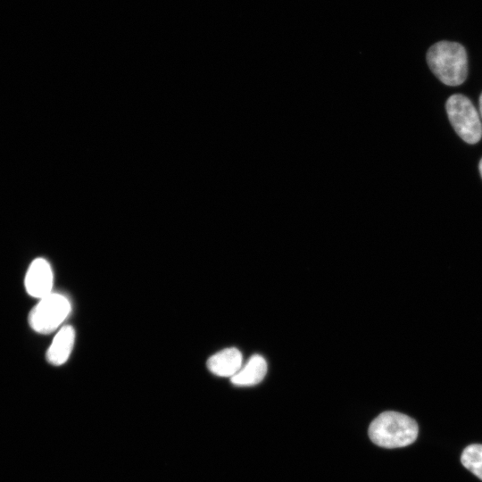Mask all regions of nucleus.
Listing matches in <instances>:
<instances>
[{"mask_svg":"<svg viewBox=\"0 0 482 482\" xmlns=\"http://www.w3.org/2000/svg\"><path fill=\"white\" fill-rule=\"evenodd\" d=\"M267 373V362L259 355H253L240 370L230 378L233 385L237 386H252L260 383Z\"/></svg>","mask_w":482,"mask_h":482,"instance_id":"8","label":"nucleus"},{"mask_svg":"<svg viewBox=\"0 0 482 482\" xmlns=\"http://www.w3.org/2000/svg\"><path fill=\"white\" fill-rule=\"evenodd\" d=\"M418 432V424L412 418L393 411L380 413L369 427L370 440L384 448L407 446L416 440Z\"/></svg>","mask_w":482,"mask_h":482,"instance_id":"2","label":"nucleus"},{"mask_svg":"<svg viewBox=\"0 0 482 482\" xmlns=\"http://www.w3.org/2000/svg\"><path fill=\"white\" fill-rule=\"evenodd\" d=\"M242 353L235 347L223 349L207 361L208 370L220 377L232 378L242 367Z\"/></svg>","mask_w":482,"mask_h":482,"instance_id":"7","label":"nucleus"},{"mask_svg":"<svg viewBox=\"0 0 482 482\" xmlns=\"http://www.w3.org/2000/svg\"><path fill=\"white\" fill-rule=\"evenodd\" d=\"M462 465L482 480V445H468L461 453Z\"/></svg>","mask_w":482,"mask_h":482,"instance_id":"9","label":"nucleus"},{"mask_svg":"<svg viewBox=\"0 0 482 482\" xmlns=\"http://www.w3.org/2000/svg\"><path fill=\"white\" fill-rule=\"evenodd\" d=\"M478 170H479V172H480V176L482 178V159L480 160L479 162V164H478Z\"/></svg>","mask_w":482,"mask_h":482,"instance_id":"11","label":"nucleus"},{"mask_svg":"<svg viewBox=\"0 0 482 482\" xmlns=\"http://www.w3.org/2000/svg\"><path fill=\"white\" fill-rule=\"evenodd\" d=\"M427 62L431 71L444 84L459 86L468 74V57L463 46L457 42L439 41L429 47Z\"/></svg>","mask_w":482,"mask_h":482,"instance_id":"1","label":"nucleus"},{"mask_svg":"<svg viewBox=\"0 0 482 482\" xmlns=\"http://www.w3.org/2000/svg\"><path fill=\"white\" fill-rule=\"evenodd\" d=\"M478 104H479V112H480V115H481V117H482V94H481L480 96H479Z\"/></svg>","mask_w":482,"mask_h":482,"instance_id":"10","label":"nucleus"},{"mask_svg":"<svg viewBox=\"0 0 482 482\" xmlns=\"http://www.w3.org/2000/svg\"><path fill=\"white\" fill-rule=\"evenodd\" d=\"M445 109L453 128L463 141L474 145L481 139L480 118L467 96L461 94L452 95L446 101Z\"/></svg>","mask_w":482,"mask_h":482,"instance_id":"3","label":"nucleus"},{"mask_svg":"<svg viewBox=\"0 0 482 482\" xmlns=\"http://www.w3.org/2000/svg\"><path fill=\"white\" fill-rule=\"evenodd\" d=\"M71 311L70 300L59 293L39 299L29 312L28 320L30 328L40 334H49L56 330Z\"/></svg>","mask_w":482,"mask_h":482,"instance_id":"4","label":"nucleus"},{"mask_svg":"<svg viewBox=\"0 0 482 482\" xmlns=\"http://www.w3.org/2000/svg\"><path fill=\"white\" fill-rule=\"evenodd\" d=\"M75 342V330L64 325L55 334L46 352L47 362L54 366L62 365L69 359Z\"/></svg>","mask_w":482,"mask_h":482,"instance_id":"6","label":"nucleus"},{"mask_svg":"<svg viewBox=\"0 0 482 482\" xmlns=\"http://www.w3.org/2000/svg\"><path fill=\"white\" fill-rule=\"evenodd\" d=\"M25 289L35 298L41 299L53 293L54 274L50 263L44 258L31 262L25 275Z\"/></svg>","mask_w":482,"mask_h":482,"instance_id":"5","label":"nucleus"}]
</instances>
